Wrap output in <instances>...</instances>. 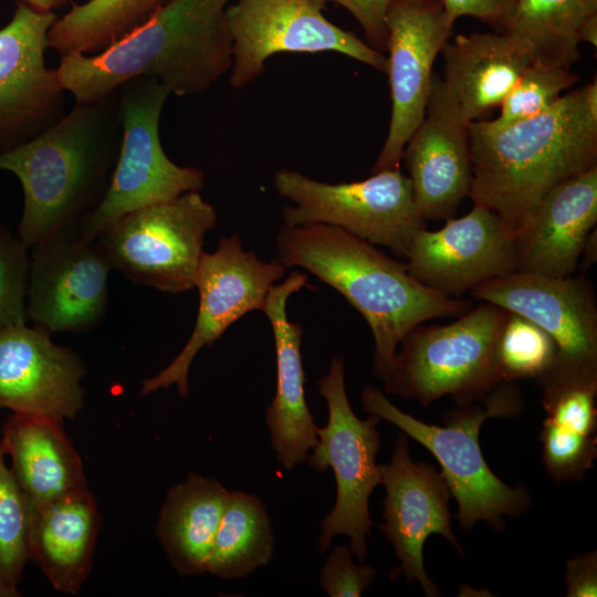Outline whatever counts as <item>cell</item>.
<instances>
[{
	"label": "cell",
	"instance_id": "cell-1",
	"mask_svg": "<svg viewBox=\"0 0 597 597\" xmlns=\"http://www.w3.org/2000/svg\"><path fill=\"white\" fill-rule=\"evenodd\" d=\"M473 205L495 212L515 235L558 184L597 166V83L496 132L468 125Z\"/></svg>",
	"mask_w": 597,
	"mask_h": 597
},
{
	"label": "cell",
	"instance_id": "cell-2",
	"mask_svg": "<svg viewBox=\"0 0 597 597\" xmlns=\"http://www.w3.org/2000/svg\"><path fill=\"white\" fill-rule=\"evenodd\" d=\"M122 143L118 90L74 107L34 138L0 154L19 179L24 203L18 237L30 250L75 230L109 187Z\"/></svg>",
	"mask_w": 597,
	"mask_h": 597
},
{
	"label": "cell",
	"instance_id": "cell-3",
	"mask_svg": "<svg viewBox=\"0 0 597 597\" xmlns=\"http://www.w3.org/2000/svg\"><path fill=\"white\" fill-rule=\"evenodd\" d=\"M231 0H169L143 24L97 54L61 56V86L94 102L135 77H153L170 94L196 95L232 66L226 10Z\"/></svg>",
	"mask_w": 597,
	"mask_h": 597
},
{
	"label": "cell",
	"instance_id": "cell-4",
	"mask_svg": "<svg viewBox=\"0 0 597 597\" xmlns=\"http://www.w3.org/2000/svg\"><path fill=\"white\" fill-rule=\"evenodd\" d=\"M277 260L300 266L339 292L366 320L374 341V374H389L401 339L433 318L472 308L416 281L407 265L375 244L325 223L284 224L276 235Z\"/></svg>",
	"mask_w": 597,
	"mask_h": 597
},
{
	"label": "cell",
	"instance_id": "cell-5",
	"mask_svg": "<svg viewBox=\"0 0 597 597\" xmlns=\"http://www.w3.org/2000/svg\"><path fill=\"white\" fill-rule=\"evenodd\" d=\"M512 383H501L485 396V405L470 404L448 411L444 426L422 422L394 406L374 387L362 390L363 409L397 426L437 459L452 496L457 519L468 531L479 521L495 530L503 527V516H517L531 505L524 486L512 488L501 481L486 464L479 442L482 423L492 417H512L522 408V397Z\"/></svg>",
	"mask_w": 597,
	"mask_h": 597
},
{
	"label": "cell",
	"instance_id": "cell-6",
	"mask_svg": "<svg viewBox=\"0 0 597 597\" xmlns=\"http://www.w3.org/2000/svg\"><path fill=\"white\" fill-rule=\"evenodd\" d=\"M507 311L482 302L446 325L422 324L400 342L385 390L428 406L444 396L458 405L485 398L503 383L495 344Z\"/></svg>",
	"mask_w": 597,
	"mask_h": 597
},
{
	"label": "cell",
	"instance_id": "cell-7",
	"mask_svg": "<svg viewBox=\"0 0 597 597\" xmlns=\"http://www.w3.org/2000/svg\"><path fill=\"white\" fill-rule=\"evenodd\" d=\"M117 90L122 143L104 199L77 229L87 239L134 210L199 191L205 184L202 170L175 164L160 144L159 121L169 90L145 76Z\"/></svg>",
	"mask_w": 597,
	"mask_h": 597
},
{
	"label": "cell",
	"instance_id": "cell-8",
	"mask_svg": "<svg viewBox=\"0 0 597 597\" xmlns=\"http://www.w3.org/2000/svg\"><path fill=\"white\" fill-rule=\"evenodd\" d=\"M274 187L293 202L283 208L284 224L335 226L386 247L399 258H407L415 235L426 228L413 200L411 181L399 167L347 184L321 182L298 171L281 169L274 175Z\"/></svg>",
	"mask_w": 597,
	"mask_h": 597
},
{
	"label": "cell",
	"instance_id": "cell-9",
	"mask_svg": "<svg viewBox=\"0 0 597 597\" xmlns=\"http://www.w3.org/2000/svg\"><path fill=\"white\" fill-rule=\"evenodd\" d=\"M216 222L214 208L189 191L127 213L96 241L130 282L178 294L195 289L205 235Z\"/></svg>",
	"mask_w": 597,
	"mask_h": 597
},
{
	"label": "cell",
	"instance_id": "cell-10",
	"mask_svg": "<svg viewBox=\"0 0 597 597\" xmlns=\"http://www.w3.org/2000/svg\"><path fill=\"white\" fill-rule=\"evenodd\" d=\"M318 392L326 400L328 421L317 427L318 442L306 458L316 472L331 468L336 481V501L321 523L320 552H325L335 535L349 537V549L358 563L367 553L366 536L370 535L369 496L381 484L376 455L380 436L376 415L362 420L353 411L345 388L344 360L333 357L328 373L318 381Z\"/></svg>",
	"mask_w": 597,
	"mask_h": 597
},
{
	"label": "cell",
	"instance_id": "cell-11",
	"mask_svg": "<svg viewBox=\"0 0 597 597\" xmlns=\"http://www.w3.org/2000/svg\"><path fill=\"white\" fill-rule=\"evenodd\" d=\"M479 301L520 314L545 331L556 345L553 367L536 380L597 383V304L584 276L552 277L514 271L471 291Z\"/></svg>",
	"mask_w": 597,
	"mask_h": 597
},
{
	"label": "cell",
	"instance_id": "cell-12",
	"mask_svg": "<svg viewBox=\"0 0 597 597\" xmlns=\"http://www.w3.org/2000/svg\"><path fill=\"white\" fill-rule=\"evenodd\" d=\"M326 0H231L226 18L232 38L230 84L242 87L276 53L337 52L387 72V57L329 20Z\"/></svg>",
	"mask_w": 597,
	"mask_h": 597
},
{
	"label": "cell",
	"instance_id": "cell-13",
	"mask_svg": "<svg viewBox=\"0 0 597 597\" xmlns=\"http://www.w3.org/2000/svg\"><path fill=\"white\" fill-rule=\"evenodd\" d=\"M285 269L277 259L264 262L254 252L244 251L238 233L220 238L214 252L203 251L195 277L199 307L192 333L169 365L142 381L140 395L175 385L181 397H188V375L196 355L243 315L262 310Z\"/></svg>",
	"mask_w": 597,
	"mask_h": 597
},
{
	"label": "cell",
	"instance_id": "cell-14",
	"mask_svg": "<svg viewBox=\"0 0 597 597\" xmlns=\"http://www.w3.org/2000/svg\"><path fill=\"white\" fill-rule=\"evenodd\" d=\"M113 270L96 239L77 229L55 234L30 249L27 313L48 333H85L106 312Z\"/></svg>",
	"mask_w": 597,
	"mask_h": 597
},
{
	"label": "cell",
	"instance_id": "cell-15",
	"mask_svg": "<svg viewBox=\"0 0 597 597\" xmlns=\"http://www.w3.org/2000/svg\"><path fill=\"white\" fill-rule=\"evenodd\" d=\"M391 117L373 174L399 167L405 145L422 121L433 63L452 33L441 0H397L385 19Z\"/></svg>",
	"mask_w": 597,
	"mask_h": 597
},
{
	"label": "cell",
	"instance_id": "cell-16",
	"mask_svg": "<svg viewBox=\"0 0 597 597\" xmlns=\"http://www.w3.org/2000/svg\"><path fill=\"white\" fill-rule=\"evenodd\" d=\"M53 11L21 1L0 29V154L44 132L65 115L64 88L45 65Z\"/></svg>",
	"mask_w": 597,
	"mask_h": 597
},
{
	"label": "cell",
	"instance_id": "cell-17",
	"mask_svg": "<svg viewBox=\"0 0 597 597\" xmlns=\"http://www.w3.org/2000/svg\"><path fill=\"white\" fill-rule=\"evenodd\" d=\"M379 470L386 498L383 502L385 523L378 527L400 561L390 577L404 575L408 583L417 580L426 596L439 597L438 587L425 570L422 551L427 538L439 534L463 555L452 530L449 484L441 471L411 460L408 436L402 431L397 436L390 462L379 464Z\"/></svg>",
	"mask_w": 597,
	"mask_h": 597
},
{
	"label": "cell",
	"instance_id": "cell-18",
	"mask_svg": "<svg viewBox=\"0 0 597 597\" xmlns=\"http://www.w3.org/2000/svg\"><path fill=\"white\" fill-rule=\"evenodd\" d=\"M408 273L447 296L516 271L514 235L492 210L473 205L461 218H448L436 231L415 235L407 253Z\"/></svg>",
	"mask_w": 597,
	"mask_h": 597
},
{
	"label": "cell",
	"instance_id": "cell-19",
	"mask_svg": "<svg viewBox=\"0 0 597 597\" xmlns=\"http://www.w3.org/2000/svg\"><path fill=\"white\" fill-rule=\"evenodd\" d=\"M468 125L443 81L433 76L425 116L401 156L423 221L452 218L469 197L473 168Z\"/></svg>",
	"mask_w": 597,
	"mask_h": 597
},
{
	"label": "cell",
	"instance_id": "cell-20",
	"mask_svg": "<svg viewBox=\"0 0 597 597\" xmlns=\"http://www.w3.org/2000/svg\"><path fill=\"white\" fill-rule=\"evenodd\" d=\"M86 368L72 349L27 324L0 331V408L73 419L84 407Z\"/></svg>",
	"mask_w": 597,
	"mask_h": 597
},
{
	"label": "cell",
	"instance_id": "cell-21",
	"mask_svg": "<svg viewBox=\"0 0 597 597\" xmlns=\"http://www.w3.org/2000/svg\"><path fill=\"white\" fill-rule=\"evenodd\" d=\"M597 223V166L552 188L514 235L516 271L572 276Z\"/></svg>",
	"mask_w": 597,
	"mask_h": 597
},
{
	"label": "cell",
	"instance_id": "cell-22",
	"mask_svg": "<svg viewBox=\"0 0 597 597\" xmlns=\"http://www.w3.org/2000/svg\"><path fill=\"white\" fill-rule=\"evenodd\" d=\"M306 285L304 273H291L270 289L261 310L271 323L276 354V390L266 409L265 421L277 461L286 470L305 461L307 452L318 442L317 427L304 392L303 327L286 315L289 297Z\"/></svg>",
	"mask_w": 597,
	"mask_h": 597
},
{
	"label": "cell",
	"instance_id": "cell-23",
	"mask_svg": "<svg viewBox=\"0 0 597 597\" xmlns=\"http://www.w3.org/2000/svg\"><path fill=\"white\" fill-rule=\"evenodd\" d=\"M441 52L443 83L468 124L500 106L534 62L528 44L505 32L458 34Z\"/></svg>",
	"mask_w": 597,
	"mask_h": 597
},
{
	"label": "cell",
	"instance_id": "cell-24",
	"mask_svg": "<svg viewBox=\"0 0 597 597\" xmlns=\"http://www.w3.org/2000/svg\"><path fill=\"white\" fill-rule=\"evenodd\" d=\"M102 516L88 488L33 509L31 559L52 587L76 595L88 577Z\"/></svg>",
	"mask_w": 597,
	"mask_h": 597
},
{
	"label": "cell",
	"instance_id": "cell-25",
	"mask_svg": "<svg viewBox=\"0 0 597 597\" xmlns=\"http://www.w3.org/2000/svg\"><path fill=\"white\" fill-rule=\"evenodd\" d=\"M63 423L48 416L15 412L3 423L0 439L10 469L33 509L87 488L82 459Z\"/></svg>",
	"mask_w": 597,
	"mask_h": 597
},
{
	"label": "cell",
	"instance_id": "cell-26",
	"mask_svg": "<svg viewBox=\"0 0 597 597\" xmlns=\"http://www.w3.org/2000/svg\"><path fill=\"white\" fill-rule=\"evenodd\" d=\"M228 492L217 480L195 472L168 489L155 534L180 576L206 573Z\"/></svg>",
	"mask_w": 597,
	"mask_h": 597
},
{
	"label": "cell",
	"instance_id": "cell-27",
	"mask_svg": "<svg viewBox=\"0 0 597 597\" xmlns=\"http://www.w3.org/2000/svg\"><path fill=\"white\" fill-rule=\"evenodd\" d=\"M273 551L274 535L265 505L253 494L229 491L206 573L226 579L244 577L265 566Z\"/></svg>",
	"mask_w": 597,
	"mask_h": 597
},
{
	"label": "cell",
	"instance_id": "cell-28",
	"mask_svg": "<svg viewBox=\"0 0 597 597\" xmlns=\"http://www.w3.org/2000/svg\"><path fill=\"white\" fill-rule=\"evenodd\" d=\"M597 14V0H516L503 32L526 42L534 62L569 69L578 59V31Z\"/></svg>",
	"mask_w": 597,
	"mask_h": 597
},
{
	"label": "cell",
	"instance_id": "cell-29",
	"mask_svg": "<svg viewBox=\"0 0 597 597\" xmlns=\"http://www.w3.org/2000/svg\"><path fill=\"white\" fill-rule=\"evenodd\" d=\"M169 0H88L56 18L50 48L61 56L101 52L143 24Z\"/></svg>",
	"mask_w": 597,
	"mask_h": 597
},
{
	"label": "cell",
	"instance_id": "cell-30",
	"mask_svg": "<svg viewBox=\"0 0 597 597\" xmlns=\"http://www.w3.org/2000/svg\"><path fill=\"white\" fill-rule=\"evenodd\" d=\"M6 457L0 439V597H18L24 567L31 561L33 506Z\"/></svg>",
	"mask_w": 597,
	"mask_h": 597
},
{
	"label": "cell",
	"instance_id": "cell-31",
	"mask_svg": "<svg viewBox=\"0 0 597 597\" xmlns=\"http://www.w3.org/2000/svg\"><path fill=\"white\" fill-rule=\"evenodd\" d=\"M553 338L528 318L509 312L495 344V364L503 383L543 377L553 367Z\"/></svg>",
	"mask_w": 597,
	"mask_h": 597
},
{
	"label": "cell",
	"instance_id": "cell-32",
	"mask_svg": "<svg viewBox=\"0 0 597 597\" xmlns=\"http://www.w3.org/2000/svg\"><path fill=\"white\" fill-rule=\"evenodd\" d=\"M578 80L567 67L533 62L501 103L492 121H474L482 130L496 132L548 109Z\"/></svg>",
	"mask_w": 597,
	"mask_h": 597
},
{
	"label": "cell",
	"instance_id": "cell-33",
	"mask_svg": "<svg viewBox=\"0 0 597 597\" xmlns=\"http://www.w3.org/2000/svg\"><path fill=\"white\" fill-rule=\"evenodd\" d=\"M29 251L18 235L0 226V331L27 323Z\"/></svg>",
	"mask_w": 597,
	"mask_h": 597
},
{
	"label": "cell",
	"instance_id": "cell-34",
	"mask_svg": "<svg viewBox=\"0 0 597 597\" xmlns=\"http://www.w3.org/2000/svg\"><path fill=\"white\" fill-rule=\"evenodd\" d=\"M540 440L543 464L556 481L582 480L594 467L597 458L596 436L568 431L544 419Z\"/></svg>",
	"mask_w": 597,
	"mask_h": 597
},
{
	"label": "cell",
	"instance_id": "cell-35",
	"mask_svg": "<svg viewBox=\"0 0 597 597\" xmlns=\"http://www.w3.org/2000/svg\"><path fill=\"white\" fill-rule=\"evenodd\" d=\"M540 387L546 420L568 431L596 436L597 383H554Z\"/></svg>",
	"mask_w": 597,
	"mask_h": 597
},
{
	"label": "cell",
	"instance_id": "cell-36",
	"mask_svg": "<svg viewBox=\"0 0 597 597\" xmlns=\"http://www.w3.org/2000/svg\"><path fill=\"white\" fill-rule=\"evenodd\" d=\"M345 545L332 549L320 573V582L329 597H359L371 585L376 570L369 565L354 563Z\"/></svg>",
	"mask_w": 597,
	"mask_h": 597
},
{
	"label": "cell",
	"instance_id": "cell-37",
	"mask_svg": "<svg viewBox=\"0 0 597 597\" xmlns=\"http://www.w3.org/2000/svg\"><path fill=\"white\" fill-rule=\"evenodd\" d=\"M448 21L454 24L458 18L469 15L503 32L516 0H441Z\"/></svg>",
	"mask_w": 597,
	"mask_h": 597
},
{
	"label": "cell",
	"instance_id": "cell-38",
	"mask_svg": "<svg viewBox=\"0 0 597 597\" xmlns=\"http://www.w3.org/2000/svg\"><path fill=\"white\" fill-rule=\"evenodd\" d=\"M345 8L364 30L370 46L383 53L386 50L385 19L389 7L397 0H326Z\"/></svg>",
	"mask_w": 597,
	"mask_h": 597
},
{
	"label": "cell",
	"instance_id": "cell-39",
	"mask_svg": "<svg viewBox=\"0 0 597 597\" xmlns=\"http://www.w3.org/2000/svg\"><path fill=\"white\" fill-rule=\"evenodd\" d=\"M567 597L597 596V552L569 558L565 570Z\"/></svg>",
	"mask_w": 597,
	"mask_h": 597
},
{
	"label": "cell",
	"instance_id": "cell-40",
	"mask_svg": "<svg viewBox=\"0 0 597 597\" xmlns=\"http://www.w3.org/2000/svg\"><path fill=\"white\" fill-rule=\"evenodd\" d=\"M579 42H586L597 46V14L589 17L578 31Z\"/></svg>",
	"mask_w": 597,
	"mask_h": 597
},
{
	"label": "cell",
	"instance_id": "cell-41",
	"mask_svg": "<svg viewBox=\"0 0 597 597\" xmlns=\"http://www.w3.org/2000/svg\"><path fill=\"white\" fill-rule=\"evenodd\" d=\"M596 228L588 234L580 258H583L582 266L587 269L596 262L597 243Z\"/></svg>",
	"mask_w": 597,
	"mask_h": 597
},
{
	"label": "cell",
	"instance_id": "cell-42",
	"mask_svg": "<svg viewBox=\"0 0 597 597\" xmlns=\"http://www.w3.org/2000/svg\"><path fill=\"white\" fill-rule=\"evenodd\" d=\"M27 4L40 11H53L67 0H22Z\"/></svg>",
	"mask_w": 597,
	"mask_h": 597
}]
</instances>
